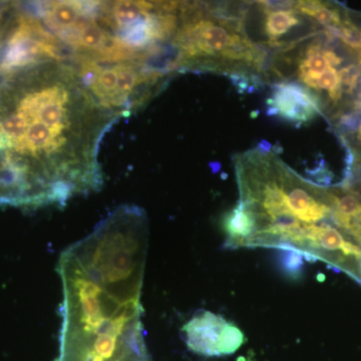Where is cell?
<instances>
[{"mask_svg": "<svg viewBox=\"0 0 361 361\" xmlns=\"http://www.w3.org/2000/svg\"><path fill=\"white\" fill-rule=\"evenodd\" d=\"M268 104L274 115L293 123L308 122L319 113L317 99L298 85H276Z\"/></svg>", "mask_w": 361, "mask_h": 361, "instance_id": "obj_2", "label": "cell"}, {"mask_svg": "<svg viewBox=\"0 0 361 361\" xmlns=\"http://www.w3.org/2000/svg\"><path fill=\"white\" fill-rule=\"evenodd\" d=\"M116 84H118V71L115 68L102 70L97 78V84L92 87L97 96L102 99H110L113 101L116 97Z\"/></svg>", "mask_w": 361, "mask_h": 361, "instance_id": "obj_13", "label": "cell"}, {"mask_svg": "<svg viewBox=\"0 0 361 361\" xmlns=\"http://www.w3.org/2000/svg\"><path fill=\"white\" fill-rule=\"evenodd\" d=\"M296 11L306 14L311 18L319 23L320 25L327 26V28H337L342 25V20L338 11L330 8L329 6L318 1L297 2Z\"/></svg>", "mask_w": 361, "mask_h": 361, "instance_id": "obj_8", "label": "cell"}, {"mask_svg": "<svg viewBox=\"0 0 361 361\" xmlns=\"http://www.w3.org/2000/svg\"><path fill=\"white\" fill-rule=\"evenodd\" d=\"M278 248L277 262L282 272L292 279L300 277L304 268L303 252L289 244H282Z\"/></svg>", "mask_w": 361, "mask_h": 361, "instance_id": "obj_10", "label": "cell"}, {"mask_svg": "<svg viewBox=\"0 0 361 361\" xmlns=\"http://www.w3.org/2000/svg\"><path fill=\"white\" fill-rule=\"evenodd\" d=\"M295 11L278 9L267 13L265 20V32L269 39L275 40L283 37L294 26L300 23Z\"/></svg>", "mask_w": 361, "mask_h": 361, "instance_id": "obj_7", "label": "cell"}, {"mask_svg": "<svg viewBox=\"0 0 361 361\" xmlns=\"http://www.w3.org/2000/svg\"><path fill=\"white\" fill-rule=\"evenodd\" d=\"M312 89L327 90L332 101L336 102L341 97V84L338 71L336 68H329L324 71L313 84Z\"/></svg>", "mask_w": 361, "mask_h": 361, "instance_id": "obj_14", "label": "cell"}, {"mask_svg": "<svg viewBox=\"0 0 361 361\" xmlns=\"http://www.w3.org/2000/svg\"><path fill=\"white\" fill-rule=\"evenodd\" d=\"M332 33L339 37L348 47L361 51V30L353 23L345 21L341 27L330 28Z\"/></svg>", "mask_w": 361, "mask_h": 361, "instance_id": "obj_15", "label": "cell"}, {"mask_svg": "<svg viewBox=\"0 0 361 361\" xmlns=\"http://www.w3.org/2000/svg\"><path fill=\"white\" fill-rule=\"evenodd\" d=\"M104 40H106L104 32L96 23H90L85 25L78 32V44L90 51L102 49L104 44Z\"/></svg>", "mask_w": 361, "mask_h": 361, "instance_id": "obj_12", "label": "cell"}, {"mask_svg": "<svg viewBox=\"0 0 361 361\" xmlns=\"http://www.w3.org/2000/svg\"><path fill=\"white\" fill-rule=\"evenodd\" d=\"M47 20L59 30H68L78 23L80 9L75 2H56L47 11Z\"/></svg>", "mask_w": 361, "mask_h": 361, "instance_id": "obj_9", "label": "cell"}, {"mask_svg": "<svg viewBox=\"0 0 361 361\" xmlns=\"http://www.w3.org/2000/svg\"><path fill=\"white\" fill-rule=\"evenodd\" d=\"M118 84H116V97H126L137 85V73L134 68L129 66H118Z\"/></svg>", "mask_w": 361, "mask_h": 361, "instance_id": "obj_16", "label": "cell"}, {"mask_svg": "<svg viewBox=\"0 0 361 361\" xmlns=\"http://www.w3.org/2000/svg\"><path fill=\"white\" fill-rule=\"evenodd\" d=\"M338 75L341 78V87L345 85L349 92H351L355 89L358 77H360V68H356L355 66H350L339 71Z\"/></svg>", "mask_w": 361, "mask_h": 361, "instance_id": "obj_18", "label": "cell"}, {"mask_svg": "<svg viewBox=\"0 0 361 361\" xmlns=\"http://www.w3.org/2000/svg\"><path fill=\"white\" fill-rule=\"evenodd\" d=\"M257 228V221L252 210L242 202L223 220V229L231 239H246Z\"/></svg>", "mask_w": 361, "mask_h": 361, "instance_id": "obj_5", "label": "cell"}, {"mask_svg": "<svg viewBox=\"0 0 361 361\" xmlns=\"http://www.w3.org/2000/svg\"><path fill=\"white\" fill-rule=\"evenodd\" d=\"M151 4L140 1H118L113 6V18L118 27L130 30L149 16Z\"/></svg>", "mask_w": 361, "mask_h": 361, "instance_id": "obj_6", "label": "cell"}, {"mask_svg": "<svg viewBox=\"0 0 361 361\" xmlns=\"http://www.w3.org/2000/svg\"><path fill=\"white\" fill-rule=\"evenodd\" d=\"M245 341L243 332L232 323H226L221 331L218 341V353L220 355H229L236 353Z\"/></svg>", "mask_w": 361, "mask_h": 361, "instance_id": "obj_11", "label": "cell"}, {"mask_svg": "<svg viewBox=\"0 0 361 361\" xmlns=\"http://www.w3.org/2000/svg\"><path fill=\"white\" fill-rule=\"evenodd\" d=\"M341 59L336 52L325 51L317 45L308 47L305 59L299 65V78L304 85L312 87L313 84L329 68L341 65Z\"/></svg>", "mask_w": 361, "mask_h": 361, "instance_id": "obj_4", "label": "cell"}, {"mask_svg": "<svg viewBox=\"0 0 361 361\" xmlns=\"http://www.w3.org/2000/svg\"><path fill=\"white\" fill-rule=\"evenodd\" d=\"M101 73L102 68L97 66L96 63L90 61H85L80 73V80L85 87L92 89L94 85L97 84V78H99Z\"/></svg>", "mask_w": 361, "mask_h": 361, "instance_id": "obj_17", "label": "cell"}, {"mask_svg": "<svg viewBox=\"0 0 361 361\" xmlns=\"http://www.w3.org/2000/svg\"><path fill=\"white\" fill-rule=\"evenodd\" d=\"M238 28L225 21L200 20L184 26L177 42L188 58L212 56L228 61H256L255 47Z\"/></svg>", "mask_w": 361, "mask_h": 361, "instance_id": "obj_1", "label": "cell"}, {"mask_svg": "<svg viewBox=\"0 0 361 361\" xmlns=\"http://www.w3.org/2000/svg\"><path fill=\"white\" fill-rule=\"evenodd\" d=\"M226 323L224 318L210 311L199 312L182 329L188 348L197 355L208 357L220 356L218 341Z\"/></svg>", "mask_w": 361, "mask_h": 361, "instance_id": "obj_3", "label": "cell"}]
</instances>
